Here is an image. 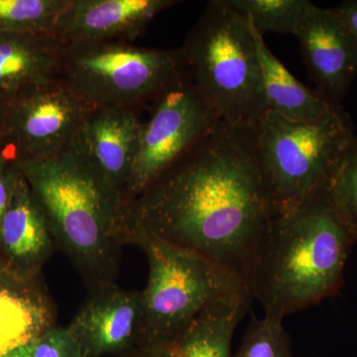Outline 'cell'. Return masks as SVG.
<instances>
[{
  "mask_svg": "<svg viewBox=\"0 0 357 357\" xmlns=\"http://www.w3.org/2000/svg\"><path fill=\"white\" fill-rule=\"evenodd\" d=\"M278 213L255 126L222 119L126 206L124 229L144 230L203 256L251 291L260 249Z\"/></svg>",
  "mask_w": 357,
  "mask_h": 357,
  "instance_id": "cell-1",
  "label": "cell"
},
{
  "mask_svg": "<svg viewBox=\"0 0 357 357\" xmlns=\"http://www.w3.org/2000/svg\"><path fill=\"white\" fill-rule=\"evenodd\" d=\"M356 241L328 183L272 220L253 274V299L265 314L284 319L335 297Z\"/></svg>",
  "mask_w": 357,
  "mask_h": 357,
  "instance_id": "cell-2",
  "label": "cell"
},
{
  "mask_svg": "<svg viewBox=\"0 0 357 357\" xmlns=\"http://www.w3.org/2000/svg\"><path fill=\"white\" fill-rule=\"evenodd\" d=\"M56 245L89 292L116 284L126 244L124 208L100 174L74 145L54 156L20 160Z\"/></svg>",
  "mask_w": 357,
  "mask_h": 357,
  "instance_id": "cell-3",
  "label": "cell"
},
{
  "mask_svg": "<svg viewBox=\"0 0 357 357\" xmlns=\"http://www.w3.org/2000/svg\"><path fill=\"white\" fill-rule=\"evenodd\" d=\"M180 50L192 82L223 121L255 126L269 109L250 26L225 0L206 3Z\"/></svg>",
  "mask_w": 357,
  "mask_h": 357,
  "instance_id": "cell-4",
  "label": "cell"
},
{
  "mask_svg": "<svg viewBox=\"0 0 357 357\" xmlns=\"http://www.w3.org/2000/svg\"><path fill=\"white\" fill-rule=\"evenodd\" d=\"M126 244H135L146 255L149 270L141 291L144 338L140 347L173 337L218 301L239 296L253 299L245 282L203 256L136 227L126 229Z\"/></svg>",
  "mask_w": 357,
  "mask_h": 357,
  "instance_id": "cell-5",
  "label": "cell"
},
{
  "mask_svg": "<svg viewBox=\"0 0 357 357\" xmlns=\"http://www.w3.org/2000/svg\"><path fill=\"white\" fill-rule=\"evenodd\" d=\"M184 68L180 48L79 42L63 44L60 79L91 109L121 107L143 112Z\"/></svg>",
  "mask_w": 357,
  "mask_h": 357,
  "instance_id": "cell-6",
  "label": "cell"
},
{
  "mask_svg": "<svg viewBox=\"0 0 357 357\" xmlns=\"http://www.w3.org/2000/svg\"><path fill=\"white\" fill-rule=\"evenodd\" d=\"M255 129L279 213L330 183L356 137L342 107L314 123L291 121L268 109Z\"/></svg>",
  "mask_w": 357,
  "mask_h": 357,
  "instance_id": "cell-7",
  "label": "cell"
},
{
  "mask_svg": "<svg viewBox=\"0 0 357 357\" xmlns=\"http://www.w3.org/2000/svg\"><path fill=\"white\" fill-rule=\"evenodd\" d=\"M146 109L149 116L142 119L141 124L124 210L222 121L218 109L197 88L185 67Z\"/></svg>",
  "mask_w": 357,
  "mask_h": 357,
  "instance_id": "cell-8",
  "label": "cell"
},
{
  "mask_svg": "<svg viewBox=\"0 0 357 357\" xmlns=\"http://www.w3.org/2000/svg\"><path fill=\"white\" fill-rule=\"evenodd\" d=\"M91 109L61 79L8 98L0 135L18 160L64 151Z\"/></svg>",
  "mask_w": 357,
  "mask_h": 357,
  "instance_id": "cell-9",
  "label": "cell"
},
{
  "mask_svg": "<svg viewBox=\"0 0 357 357\" xmlns=\"http://www.w3.org/2000/svg\"><path fill=\"white\" fill-rule=\"evenodd\" d=\"M68 325L86 357H126L144 338V312L141 291L116 284L89 292Z\"/></svg>",
  "mask_w": 357,
  "mask_h": 357,
  "instance_id": "cell-10",
  "label": "cell"
},
{
  "mask_svg": "<svg viewBox=\"0 0 357 357\" xmlns=\"http://www.w3.org/2000/svg\"><path fill=\"white\" fill-rule=\"evenodd\" d=\"M296 37L314 89L333 107H342L357 77L356 37L333 8L312 2Z\"/></svg>",
  "mask_w": 357,
  "mask_h": 357,
  "instance_id": "cell-11",
  "label": "cell"
},
{
  "mask_svg": "<svg viewBox=\"0 0 357 357\" xmlns=\"http://www.w3.org/2000/svg\"><path fill=\"white\" fill-rule=\"evenodd\" d=\"M141 115L130 109L95 107L84 117L72 142L100 174L123 208L137 151Z\"/></svg>",
  "mask_w": 357,
  "mask_h": 357,
  "instance_id": "cell-12",
  "label": "cell"
},
{
  "mask_svg": "<svg viewBox=\"0 0 357 357\" xmlns=\"http://www.w3.org/2000/svg\"><path fill=\"white\" fill-rule=\"evenodd\" d=\"M176 0H72L53 36L63 44L121 41L134 43L155 17Z\"/></svg>",
  "mask_w": 357,
  "mask_h": 357,
  "instance_id": "cell-13",
  "label": "cell"
},
{
  "mask_svg": "<svg viewBox=\"0 0 357 357\" xmlns=\"http://www.w3.org/2000/svg\"><path fill=\"white\" fill-rule=\"evenodd\" d=\"M55 245L43 211L20 171L0 229V265L20 276H41Z\"/></svg>",
  "mask_w": 357,
  "mask_h": 357,
  "instance_id": "cell-14",
  "label": "cell"
},
{
  "mask_svg": "<svg viewBox=\"0 0 357 357\" xmlns=\"http://www.w3.org/2000/svg\"><path fill=\"white\" fill-rule=\"evenodd\" d=\"M57 326V309L43 277L0 266V357L31 344Z\"/></svg>",
  "mask_w": 357,
  "mask_h": 357,
  "instance_id": "cell-15",
  "label": "cell"
},
{
  "mask_svg": "<svg viewBox=\"0 0 357 357\" xmlns=\"http://www.w3.org/2000/svg\"><path fill=\"white\" fill-rule=\"evenodd\" d=\"M252 301L245 296L218 301L173 337L142 345L126 357H232L234 331Z\"/></svg>",
  "mask_w": 357,
  "mask_h": 357,
  "instance_id": "cell-16",
  "label": "cell"
},
{
  "mask_svg": "<svg viewBox=\"0 0 357 357\" xmlns=\"http://www.w3.org/2000/svg\"><path fill=\"white\" fill-rule=\"evenodd\" d=\"M62 51L53 35L0 33V93L11 98L60 79Z\"/></svg>",
  "mask_w": 357,
  "mask_h": 357,
  "instance_id": "cell-17",
  "label": "cell"
},
{
  "mask_svg": "<svg viewBox=\"0 0 357 357\" xmlns=\"http://www.w3.org/2000/svg\"><path fill=\"white\" fill-rule=\"evenodd\" d=\"M248 21L257 48L268 109L289 121L303 123L319 122L332 114L338 107L291 74L268 48L264 37Z\"/></svg>",
  "mask_w": 357,
  "mask_h": 357,
  "instance_id": "cell-18",
  "label": "cell"
},
{
  "mask_svg": "<svg viewBox=\"0 0 357 357\" xmlns=\"http://www.w3.org/2000/svg\"><path fill=\"white\" fill-rule=\"evenodd\" d=\"M72 0H0V33L53 35Z\"/></svg>",
  "mask_w": 357,
  "mask_h": 357,
  "instance_id": "cell-19",
  "label": "cell"
},
{
  "mask_svg": "<svg viewBox=\"0 0 357 357\" xmlns=\"http://www.w3.org/2000/svg\"><path fill=\"white\" fill-rule=\"evenodd\" d=\"M234 11L248 18L263 37L266 33L296 36L309 0H225Z\"/></svg>",
  "mask_w": 357,
  "mask_h": 357,
  "instance_id": "cell-20",
  "label": "cell"
},
{
  "mask_svg": "<svg viewBox=\"0 0 357 357\" xmlns=\"http://www.w3.org/2000/svg\"><path fill=\"white\" fill-rule=\"evenodd\" d=\"M232 357H293L283 319L269 314H264L262 319L252 317L241 347Z\"/></svg>",
  "mask_w": 357,
  "mask_h": 357,
  "instance_id": "cell-21",
  "label": "cell"
},
{
  "mask_svg": "<svg viewBox=\"0 0 357 357\" xmlns=\"http://www.w3.org/2000/svg\"><path fill=\"white\" fill-rule=\"evenodd\" d=\"M330 189L338 208L357 236V137L352 140L342 164L330 181Z\"/></svg>",
  "mask_w": 357,
  "mask_h": 357,
  "instance_id": "cell-22",
  "label": "cell"
},
{
  "mask_svg": "<svg viewBox=\"0 0 357 357\" xmlns=\"http://www.w3.org/2000/svg\"><path fill=\"white\" fill-rule=\"evenodd\" d=\"M29 357H86L68 326H55L33 344Z\"/></svg>",
  "mask_w": 357,
  "mask_h": 357,
  "instance_id": "cell-23",
  "label": "cell"
},
{
  "mask_svg": "<svg viewBox=\"0 0 357 357\" xmlns=\"http://www.w3.org/2000/svg\"><path fill=\"white\" fill-rule=\"evenodd\" d=\"M20 174V160L0 135V229Z\"/></svg>",
  "mask_w": 357,
  "mask_h": 357,
  "instance_id": "cell-24",
  "label": "cell"
},
{
  "mask_svg": "<svg viewBox=\"0 0 357 357\" xmlns=\"http://www.w3.org/2000/svg\"><path fill=\"white\" fill-rule=\"evenodd\" d=\"M333 9L347 30L357 39V0H347Z\"/></svg>",
  "mask_w": 357,
  "mask_h": 357,
  "instance_id": "cell-25",
  "label": "cell"
},
{
  "mask_svg": "<svg viewBox=\"0 0 357 357\" xmlns=\"http://www.w3.org/2000/svg\"><path fill=\"white\" fill-rule=\"evenodd\" d=\"M34 342H33V344H34ZM33 344L23 345V347L13 349V351L8 352L6 356L1 357H29L30 354H31Z\"/></svg>",
  "mask_w": 357,
  "mask_h": 357,
  "instance_id": "cell-26",
  "label": "cell"
},
{
  "mask_svg": "<svg viewBox=\"0 0 357 357\" xmlns=\"http://www.w3.org/2000/svg\"><path fill=\"white\" fill-rule=\"evenodd\" d=\"M7 102H8V98L3 93H0V128H1L4 114H6Z\"/></svg>",
  "mask_w": 357,
  "mask_h": 357,
  "instance_id": "cell-27",
  "label": "cell"
}]
</instances>
